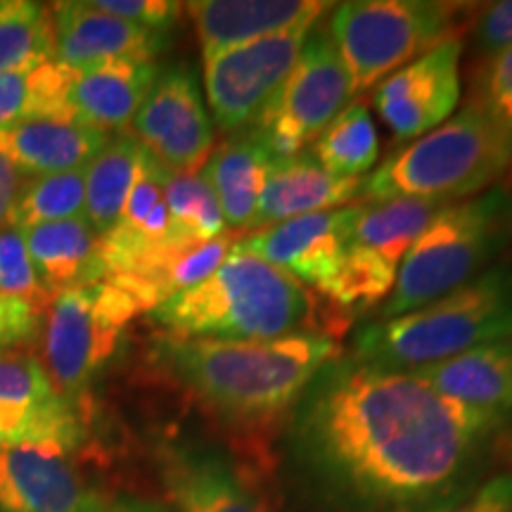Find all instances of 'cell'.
Returning <instances> with one entry per match:
<instances>
[{"label": "cell", "mask_w": 512, "mask_h": 512, "mask_svg": "<svg viewBox=\"0 0 512 512\" xmlns=\"http://www.w3.org/2000/svg\"><path fill=\"white\" fill-rule=\"evenodd\" d=\"M460 55V38H448L377 86L375 110L396 140L422 138L448 121L460 100Z\"/></svg>", "instance_id": "obj_15"}, {"label": "cell", "mask_w": 512, "mask_h": 512, "mask_svg": "<svg viewBox=\"0 0 512 512\" xmlns=\"http://www.w3.org/2000/svg\"><path fill=\"white\" fill-rule=\"evenodd\" d=\"M46 313L41 363L55 387L81 406L83 394L119 351L140 306L121 287L102 280L57 294Z\"/></svg>", "instance_id": "obj_8"}, {"label": "cell", "mask_w": 512, "mask_h": 512, "mask_svg": "<svg viewBox=\"0 0 512 512\" xmlns=\"http://www.w3.org/2000/svg\"><path fill=\"white\" fill-rule=\"evenodd\" d=\"M55 60L53 17L34 0H0V74Z\"/></svg>", "instance_id": "obj_30"}, {"label": "cell", "mask_w": 512, "mask_h": 512, "mask_svg": "<svg viewBox=\"0 0 512 512\" xmlns=\"http://www.w3.org/2000/svg\"><path fill=\"white\" fill-rule=\"evenodd\" d=\"M0 292L41 306L53 302L38 280L27 242L19 230H0Z\"/></svg>", "instance_id": "obj_33"}, {"label": "cell", "mask_w": 512, "mask_h": 512, "mask_svg": "<svg viewBox=\"0 0 512 512\" xmlns=\"http://www.w3.org/2000/svg\"><path fill=\"white\" fill-rule=\"evenodd\" d=\"M157 472L176 512H271L247 472L209 441H164Z\"/></svg>", "instance_id": "obj_14"}, {"label": "cell", "mask_w": 512, "mask_h": 512, "mask_svg": "<svg viewBox=\"0 0 512 512\" xmlns=\"http://www.w3.org/2000/svg\"><path fill=\"white\" fill-rule=\"evenodd\" d=\"M22 235L50 299L107 278L100 259V235L83 216L22 230Z\"/></svg>", "instance_id": "obj_23"}, {"label": "cell", "mask_w": 512, "mask_h": 512, "mask_svg": "<svg viewBox=\"0 0 512 512\" xmlns=\"http://www.w3.org/2000/svg\"><path fill=\"white\" fill-rule=\"evenodd\" d=\"M83 207H86V169L34 176L19 188L5 226L22 233L46 223L76 219L83 216Z\"/></svg>", "instance_id": "obj_29"}, {"label": "cell", "mask_w": 512, "mask_h": 512, "mask_svg": "<svg viewBox=\"0 0 512 512\" xmlns=\"http://www.w3.org/2000/svg\"><path fill=\"white\" fill-rule=\"evenodd\" d=\"M512 245V204L501 185L453 202L427 223L401 261L377 320L399 318L482 275Z\"/></svg>", "instance_id": "obj_6"}, {"label": "cell", "mask_w": 512, "mask_h": 512, "mask_svg": "<svg viewBox=\"0 0 512 512\" xmlns=\"http://www.w3.org/2000/svg\"><path fill=\"white\" fill-rule=\"evenodd\" d=\"M475 48L486 60L505 53L512 48V0H501V3L484 5L479 12L475 29Z\"/></svg>", "instance_id": "obj_36"}, {"label": "cell", "mask_w": 512, "mask_h": 512, "mask_svg": "<svg viewBox=\"0 0 512 512\" xmlns=\"http://www.w3.org/2000/svg\"><path fill=\"white\" fill-rule=\"evenodd\" d=\"M501 190L505 192V197H508V200H510V204H512V159H510L508 169H505V174H503V183H501Z\"/></svg>", "instance_id": "obj_40"}, {"label": "cell", "mask_w": 512, "mask_h": 512, "mask_svg": "<svg viewBox=\"0 0 512 512\" xmlns=\"http://www.w3.org/2000/svg\"><path fill=\"white\" fill-rule=\"evenodd\" d=\"M155 356L207 411L252 432L290 415L320 368L339 354L335 339L304 330L254 342L169 335L159 339Z\"/></svg>", "instance_id": "obj_2"}, {"label": "cell", "mask_w": 512, "mask_h": 512, "mask_svg": "<svg viewBox=\"0 0 512 512\" xmlns=\"http://www.w3.org/2000/svg\"><path fill=\"white\" fill-rule=\"evenodd\" d=\"M311 311L302 283L233 245L204 283L166 299L150 318L171 337L254 342L304 332Z\"/></svg>", "instance_id": "obj_4"}, {"label": "cell", "mask_w": 512, "mask_h": 512, "mask_svg": "<svg viewBox=\"0 0 512 512\" xmlns=\"http://www.w3.org/2000/svg\"><path fill=\"white\" fill-rule=\"evenodd\" d=\"M22 183H24L22 171H19L10 159L0 155V226H5V221H8L10 207L12 202H15Z\"/></svg>", "instance_id": "obj_39"}, {"label": "cell", "mask_w": 512, "mask_h": 512, "mask_svg": "<svg viewBox=\"0 0 512 512\" xmlns=\"http://www.w3.org/2000/svg\"><path fill=\"white\" fill-rule=\"evenodd\" d=\"M74 69L57 60L0 74V128L34 119H69L67 91Z\"/></svg>", "instance_id": "obj_27"}, {"label": "cell", "mask_w": 512, "mask_h": 512, "mask_svg": "<svg viewBox=\"0 0 512 512\" xmlns=\"http://www.w3.org/2000/svg\"><path fill=\"white\" fill-rule=\"evenodd\" d=\"M351 95L349 72L328 29L313 27L292 72L252 128L275 159L294 157L347 107Z\"/></svg>", "instance_id": "obj_9"}, {"label": "cell", "mask_w": 512, "mask_h": 512, "mask_svg": "<svg viewBox=\"0 0 512 512\" xmlns=\"http://www.w3.org/2000/svg\"><path fill=\"white\" fill-rule=\"evenodd\" d=\"M434 392L465 403L508 427L512 422V339L470 349L413 370Z\"/></svg>", "instance_id": "obj_20"}, {"label": "cell", "mask_w": 512, "mask_h": 512, "mask_svg": "<svg viewBox=\"0 0 512 512\" xmlns=\"http://www.w3.org/2000/svg\"><path fill=\"white\" fill-rule=\"evenodd\" d=\"M444 207L448 204L437 200H389L370 202L366 207L361 204L351 245L368 249L389 266L401 268L408 249Z\"/></svg>", "instance_id": "obj_26"}, {"label": "cell", "mask_w": 512, "mask_h": 512, "mask_svg": "<svg viewBox=\"0 0 512 512\" xmlns=\"http://www.w3.org/2000/svg\"><path fill=\"white\" fill-rule=\"evenodd\" d=\"M171 230L183 249L204 245L226 233L221 204L211 185L197 174H171L166 185Z\"/></svg>", "instance_id": "obj_31"}, {"label": "cell", "mask_w": 512, "mask_h": 512, "mask_svg": "<svg viewBox=\"0 0 512 512\" xmlns=\"http://www.w3.org/2000/svg\"><path fill=\"white\" fill-rule=\"evenodd\" d=\"M451 512H512V470L475 486Z\"/></svg>", "instance_id": "obj_37"}, {"label": "cell", "mask_w": 512, "mask_h": 512, "mask_svg": "<svg viewBox=\"0 0 512 512\" xmlns=\"http://www.w3.org/2000/svg\"><path fill=\"white\" fill-rule=\"evenodd\" d=\"M53 17L55 60L83 72L107 62H155L169 46L166 31H152L98 10L93 0L48 5Z\"/></svg>", "instance_id": "obj_16"}, {"label": "cell", "mask_w": 512, "mask_h": 512, "mask_svg": "<svg viewBox=\"0 0 512 512\" xmlns=\"http://www.w3.org/2000/svg\"><path fill=\"white\" fill-rule=\"evenodd\" d=\"M358 211L361 204L275 223L235 242V247L328 297L347 259Z\"/></svg>", "instance_id": "obj_13"}, {"label": "cell", "mask_w": 512, "mask_h": 512, "mask_svg": "<svg viewBox=\"0 0 512 512\" xmlns=\"http://www.w3.org/2000/svg\"><path fill=\"white\" fill-rule=\"evenodd\" d=\"M93 5L107 15L138 24L152 31L169 34L181 17L185 5L174 0H93Z\"/></svg>", "instance_id": "obj_34"}, {"label": "cell", "mask_w": 512, "mask_h": 512, "mask_svg": "<svg viewBox=\"0 0 512 512\" xmlns=\"http://www.w3.org/2000/svg\"><path fill=\"white\" fill-rule=\"evenodd\" d=\"M72 453L62 444L0 448V512H86L95 491L83 482Z\"/></svg>", "instance_id": "obj_17"}, {"label": "cell", "mask_w": 512, "mask_h": 512, "mask_svg": "<svg viewBox=\"0 0 512 512\" xmlns=\"http://www.w3.org/2000/svg\"><path fill=\"white\" fill-rule=\"evenodd\" d=\"M366 178H339L325 171L311 152L278 159L261 192L249 228H268L306 214L339 209L363 195Z\"/></svg>", "instance_id": "obj_19"}, {"label": "cell", "mask_w": 512, "mask_h": 512, "mask_svg": "<svg viewBox=\"0 0 512 512\" xmlns=\"http://www.w3.org/2000/svg\"><path fill=\"white\" fill-rule=\"evenodd\" d=\"M43 306L0 292V354L29 342L38 332Z\"/></svg>", "instance_id": "obj_35"}, {"label": "cell", "mask_w": 512, "mask_h": 512, "mask_svg": "<svg viewBox=\"0 0 512 512\" xmlns=\"http://www.w3.org/2000/svg\"><path fill=\"white\" fill-rule=\"evenodd\" d=\"M278 159L252 126L228 138L207 159L200 174L221 204L223 221L233 228H249L261 192Z\"/></svg>", "instance_id": "obj_24"}, {"label": "cell", "mask_w": 512, "mask_h": 512, "mask_svg": "<svg viewBox=\"0 0 512 512\" xmlns=\"http://www.w3.org/2000/svg\"><path fill=\"white\" fill-rule=\"evenodd\" d=\"M470 105L482 110L512 143V48L486 60Z\"/></svg>", "instance_id": "obj_32"}, {"label": "cell", "mask_w": 512, "mask_h": 512, "mask_svg": "<svg viewBox=\"0 0 512 512\" xmlns=\"http://www.w3.org/2000/svg\"><path fill=\"white\" fill-rule=\"evenodd\" d=\"M86 427L81 408L55 387L36 356L0 354V448L19 444H62L79 448Z\"/></svg>", "instance_id": "obj_12"}, {"label": "cell", "mask_w": 512, "mask_h": 512, "mask_svg": "<svg viewBox=\"0 0 512 512\" xmlns=\"http://www.w3.org/2000/svg\"><path fill=\"white\" fill-rule=\"evenodd\" d=\"M159 74L155 62H107L76 72L67 91V114L79 124L112 131L131 124Z\"/></svg>", "instance_id": "obj_22"}, {"label": "cell", "mask_w": 512, "mask_h": 512, "mask_svg": "<svg viewBox=\"0 0 512 512\" xmlns=\"http://www.w3.org/2000/svg\"><path fill=\"white\" fill-rule=\"evenodd\" d=\"M316 162L339 178H361L380 157L373 114L366 105H349L323 128L311 147Z\"/></svg>", "instance_id": "obj_28"}, {"label": "cell", "mask_w": 512, "mask_h": 512, "mask_svg": "<svg viewBox=\"0 0 512 512\" xmlns=\"http://www.w3.org/2000/svg\"><path fill=\"white\" fill-rule=\"evenodd\" d=\"M311 29L283 31L204 60L209 110L221 131H242L259 119L292 72Z\"/></svg>", "instance_id": "obj_10"}, {"label": "cell", "mask_w": 512, "mask_h": 512, "mask_svg": "<svg viewBox=\"0 0 512 512\" xmlns=\"http://www.w3.org/2000/svg\"><path fill=\"white\" fill-rule=\"evenodd\" d=\"M133 138L171 174H197L211 157L214 126L190 67L159 69L133 117Z\"/></svg>", "instance_id": "obj_11"}, {"label": "cell", "mask_w": 512, "mask_h": 512, "mask_svg": "<svg viewBox=\"0 0 512 512\" xmlns=\"http://www.w3.org/2000/svg\"><path fill=\"white\" fill-rule=\"evenodd\" d=\"M458 5L430 0H349L335 5L328 34L361 95L453 36Z\"/></svg>", "instance_id": "obj_7"}, {"label": "cell", "mask_w": 512, "mask_h": 512, "mask_svg": "<svg viewBox=\"0 0 512 512\" xmlns=\"http://www.w3.org/2000/svg\"><path fill=\"white\" fill-rule=\"evenodd\" d=\"M145 147L133 133H121L107 140L86 166V207L83 219L91 223L95 233L105 235L124 211L133 183L140 174Z\"/></svg>", "instance_id": "obj_25"}, {"label": "cell", "mask_w": 512, "mask_h": 512, "mask_svg": "<svg viewBox=\"0 0 512 512\" xmlns=\"http://www.w3.org/2000/svg\"><path fill=\"white\" fill-rule=\"evenodd\" d=\"M512 143L475 105L387 157L363 181V200H453L479 195L505 174Z\"/></svg>", "instance_id": "obj_5"}, {"label": "cell", "mask_w": 512, "mask_h": 512, "mask_svg": "<svg viewBox=\"0 0 512 512\" xmlns=\"http://www.w3.org/2000/svg\"><path fill=\"white\" fill-rule=\"evenodd\" d=\"M503 339H512V264H494L399 318L361 325L349 356L373 368L413 373Z\"/></svg>", "instance_id": "obj_3"}, {"label": "cell", "mask_w": 512, "mask_h": 512, "mask_svg": "<svg viewBox=\"0 0 512 512\" xmlns=\"http://www.w3.org/2000/svg\"><path fill=\"white\" fill-rule=\"evenodd\" d=\"M86 512H176V510L171 508V505L150 501V498H140V496L95 494Z\"/></svg>", "instance_id": "obj_38"}, {"label": "cell", "mask_w": 512, "mask_h": 512, "mask_svg": "<svg viewBox=\"0 0 512 512\" xmlns=\"http://www.w3.org/2000/svg\"><path fill=\"white\" fill-rule=\"evenodd\" d=\"M505 430L413 373L335 356L287 415V465L335 512H451Z\"/></svg>", "instance_id": "obj_1"}, {"label": "cell", "mask_w": 512, "mask_h": 512, "mask_svg": "<svg viewBox=\"0 0 512 512\" xmlns=\"http://www.w3.org/2000/svg\"><path fill=\"white\" fill-rule=\"evenodd\" d=\"M195 19L202 57L292 29H311L328 3L316 0H197L185 5Z\"/></svg>", "instance_id": "obj_18"}, {"label": "cell", "mask_w": 512, "mask_h": 512, "mask_svg": "<svg viewBox=\"0 0 512 512\" xmlns=\"http://www.w3.org/2000/svg\"><path fill=\"white\" fill-rule=\"evenodd\" d=\"M110 133L72 119H34L0 128V155L22 174L50 176L91 164Z\"/></svg>", "instance_id": "obj_21"}]
</instances>
